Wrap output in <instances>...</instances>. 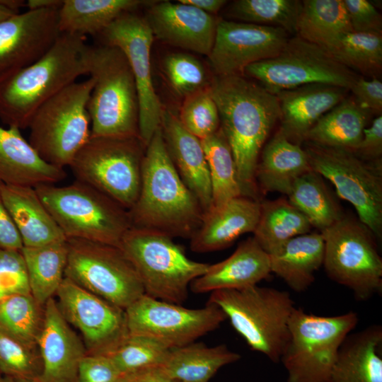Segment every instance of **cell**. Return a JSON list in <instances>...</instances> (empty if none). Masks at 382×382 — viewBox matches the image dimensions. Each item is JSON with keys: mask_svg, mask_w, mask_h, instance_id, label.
Masks as SVG:
<instances>
[{"mask_svg": "<svg viewBox=\"0 0 382 382\" xmlns=\"http://www.w3.org/2000/svg\"><path fill=\"white\" fill-rule=\"evenodd\" d=\"M209 90L233 153L241 195L261 201L255 170L265 143L279 120L278 98L243 75L215 76Z\"/></svg>", "mask_w": 382, "mask_h": 382, "instance_id": "6da1fadb", "label": "cell"}, {"mask_svg": "<svg viewBox=\"0 0 382 382\" xmlns=\"http://www.w3.org/2000/svg\"><path fill=\"white\" fill-rule=\"evenodd\" d=\"M132 227L191 238L204 211L185 185L166 150L161 127L146 147L137 199L128 211Z\"/></svg>", "mask_w": 382, "mask_h": 382, "instance_id": "7a4b0ae2", "label": "cell"}, {"mask_svg": "<svg viewBox=\"0 0 382 382\" xmlns=\"http://www.w3.org/2000/svg\"><path fill=\"white\" fill-rule=\"evenodd\" d=\"M86 37L61 33L38 60L0 82V117L8 126L28 128L35 111L50 98L89 74Z\"/></svg>", "mask_w": 382, "mask_h": 382, "instance_id": "3957f363", "label": "cell"}, {"mask_svg": "<svg viewBox=\"0 0 382 382\" xmlns=\"http://www.w3.org/2000/svg\"><path fill=\"white\" fill-rule=\"evenodd\" d=\"M207 303L222 310L251 349L274 363L280 361L295 308L289 292L254 285L212 291Z\"/></svg>", "mask_w": 382, "mask_h": 382, "instance_id": "277c9868", "label": "cell"}, {"mask_svg": "<svg viewBox=\"0 0 382 382\" xmlns=\"http://www.w3.org/2000/svg\"><path fill=\"white\" fill-rule=\"evenodd\" d=\"M89 75L95 80L87 105L91 137H139L137 90L123 52L91 46Z\"/></svg>", "mask_w": 382, "mask_h": 382, "instance_id": "5b68a950", "label": "cell"}, {"mask_svg": "<svg viewBox=\"0 0 382 382\" xmlns=\"http://www.w3.org/2000/svg\"><path fill=\"white\" fill-rule=\"evenodd\" d=\"M34 188L66 239L120 247L132 227L127 209L80 181L65 186L41 184Z\"/></svg>", "mask_w": 382, "mask_h": 382, "instance_id": "8992f818", "label": "cell"}, {"mask_svg": "<svg viewBox=\"0 0 382 382\" xmlns=\"http://www.w3.org/2000/svg\"><path fill=\"white\" fill-rule=\"evenodd\" d=\"M120 248L134 267L144 294L180 305L187 299L191 282L209 265L189 258L173 238L149 229L131 227Z\"/></svg>", "mask_w": 382, "mask_h": 382, "instance_id": "52a82bcc", "label": "cell"}, {"mask_svg": "<svg viewBox=\"0 0 382 382\" xmlns=\"http://www.w3.org/2000/svg\"><path fill=\"white\" fill-rule=\"evenodd\" d=\"M95 80L90 76L64 88L33 114L28 141L47 163L59 168L71 165L91 137L88 102Z\"/></svg>", "mask_w": 382, "mask_h": 382, "instance_id": "ba28073f", "label": "cell"}, {"mask_svg": "<svg viewBox=\"0 0 382 382\" xmlns=\"http://www.w3.org/2000/svg\"><path fill=\"white\" fill-rule=\"evenodd\" d=\"M358 323V315L353 311L322 316L295 307L280 358L286 382H329L340 347Z\"/></svg>", "mask_w": 382, "mask_h": 382, "instance_id": "9c48e42d", "label": "cell"}, {"mask_svg": "<svg viewBox=\"0 0 382 382\" xmlns=\"http://www.w3.org/2000/svg\"><path fill=\"white\" fill-rule=\"evenodd\" d=\"M145 150L139 137H91L69 167L76 180L129 211L139 193Z\"/></svg>", "mask_w": 382, "mask_h": 382, "instance_id": "30bf717a", "label": "cell"}, {"mask_svg": "<svg viewBox=\"0 0 382 382\" xmlns=\"http://www.w3.org/2000/svg\"><path fill=\"white\" fill-rule=\"evenodd\" d=\"M324 241L323 266L329 278L365 301L382 290V258L376 238L359 220L345 215L320 232Z\"/></svg>", "mask_w": 382, "mask_h": 382, "instance_id": "8fae6325", "label": "cell"}, {"mask_svg": "<svg viewBox=\"0 0 382 382\" xmlns=\"http://www.w3.org/2000/svg\"><path fill=\"white\" fill-rule=\"evenodd\" d=\"M314 171L329 180L338 196L351 203L377 240L382 236V164L352 151L306 142L304 149Z\"/></svg>", "mask_w": 382, "mask_h": 382, "instance_id": "7c38bea8", "label": "cell"}, {"mask_svg": "<svg viewBox=\"0 0 382 382\" xmlns=\"http://www.w3.org/2000/svg\"><path fill=\"white\" fill-rule=\"evenodd\" d=\"M64 277L125 310L144 294L141 279L117 246L81 239H67Z\"/></svg>", "mask_w": 382, "mask_h": 382, "instance_id": "4fadbf2b", "label": "cell"}, {"mask_svg": "<svg viewBox=\"0 0 382 382\" xmlns=\"http://www.w3.org/2000/svg\"><path fill=\"white\" fill-rule=\"evenodd\" d=\"M244 74L272 93L322 83L350 90L359 76L319 46L296 35L274 57L248 66Z\"/></svg>", "mask_w": 382, "mask_h": 382, "instance_id": "5bb4252c", "label": "cell"}, {"mask_svg": "<svg viewBox=\"0 0 382 382\" xmlns=\"http://www.w3.org/2000/svg\"><path fill=\"white\" fill-rule=\"evenodd\" d=\"M125 313L129 335L151 337L169 349L195 342L226 319L222 310L214 303L188 308L146 294L128 306Z\"/></svg>", "mask_w": 382, "mask_h": 382, "instance_id": "9a60e30c", "label": "cell"}, {"mask_svg": "<svg viewBox=\"0 0 382 382\" xmlns=\"http://www.w3.org/2000/svg\"><path fill=\"white\" fill-rule=\"evenodd\" d=\"M97 37L101 45L120 49L127 59L138 94L139 138L146 147L161 127L163 110L152 81V31L144 16L132 11L120 16Z\"/></svg>", "mask_w": 382, "mask_h": 382, "instance_id": "2e32d148", "label": "cell"}, {"mask_svg": "<svg viewBox=\"0 0 382 382\" xmlns=\"http://www.w3.org/2000/svg\"><path fill=\"white\" fill-rule=\"evenodd\" d=\"M66 321L79 330L88 354L108 355L129 335L125 310L64 277L56 294Z\"/></svg>", "mask_w": 382, "mask_h": 382, "instance_id": "e0dca14e", "label": "cell"}, {"mask_svg": "<svg viewBox=\"0 0 382 382\" xmlns=\"http://www.w3.org/2000/svg\"><path fill=\"white\" fill-rule=\"evenodd\" d=\"M279 28L220 19L209 60L219 76L243 75L253 64L277 55L289 40Z\"/></svg>", "mask_w": 382, "mask_h": 382, "instance_id": "ac0fdd59", "label": "cell"}, {"mask_svg": "<svg viewBox=\"0 0 382 382\" xmlns=\"http://www.w3.org/2000/svg\"><path fill=\"white\" fill-rule=\"evenodd\" d=\"M57 7L16 13L0 23V82L42 57L61 34Z\"/></svg>", "mask_w": 382, "mask_h": 382, "instance_id": "d6986e66", "label": "cell"}, {"mask_svg": "<svg viewBox=\"0 0 382 382\" xmlns=\"http://www.w3.org/2000/svg\"><path fill=\"white\" fill-rule=\"evenodd\" d=\"M154 37L171 46L209 56L214 45L218 21L183 3L152 4L144 16Z\"/></svg>", "mask_w": 382, "mask_h": 382, "instance_id": "ffe728a7", "label": "cell"}, {"mask_svg": "<svg viewBox=\"0 0 382 382\" xmlns=\"http://www.w3.org/2000/svg\"><path fill=\"white\" fill-rule=\"evenodd\" d=\"M37 349L42 362L39 382H78L79 363L87 352L54 298L45 305Z\"/></svg>", "mask_w": 382, "mask_h": 382, "instance_id": "44dd1931", "label": "cell"}, {"mask_svg": "<svg viewBox=\"0 0 382 382\" xmlns=\"http://www.w3.org/2000/svg\"><path fill=\"white\" fill-rule=\"evenodd\" d=\"M161 128L174 167L206 213L212 207V195L202 141L187 132L178 116L168 110H163Z\"/></svg>", "mask_w": 382, "mask_h": 382, "instance_id": "7402d4cb", "label": "cell"}, {"mask_svg": "<svg viewBox=\"0 0 382 382\" xmlns=\"http://www.w3.org/2000/svg\"><path fill=\"white\" fill-rule=\"evenodd\" d=\"M349 91L340 86L312 83L277 93L279 130L290 141L301 145L316 122L347 98Z\"/></svg>", "mask_w": 382, "mask_h": 382, "instance_id": "603a6c76", "label": "cell"}, {"mask_svg": "<svg viewBox=\"0 0 382 382\" xmlns=\"http://www.w3.org/2000/svg\"><path fill=\"white\" fill-rule=\"evenodd\" d=\"M260 213V201L243 195L212 207L190 238V249L204 253L228 247L240 236L253 233Z\"/></svg>", "mask_w": 382, "mask_h": 382, "instance_id": "cb8c5ba5", "label": "cell"}, {"mask_svg": "<svg viewBox=\"0 0 382 382\" xmlns=\"http://www.w3.org/2000/svg\"><path fill=\"white\" fill-rule=\"evenodd\" d=\"M271 273L268 254L253 237L241 242L225 260L209 265L206 272L190 285L195 294L221 289H239L254 285Z\"/></svg>", "mask_w": 382, "mask_h": 382, "instance_id": "d4e9b609", "label": "cell"}, {"mask_svg": "<svg viewBox=\"0 0 382 382\" xmlns=\"http://www.w3.org/2000/svg\"><path fill=\"white\" fill-rule=\"evenodd\" d=\"M64 169L45 162L16 126H0V183L35 187L66 178Z\"/></svg>", "mask_w": 382, "mask_h": 382, "instance_id": "484cf974", "label": "cell"}, {"mask_svg": "<svg viewBox=\"0 0 382 382\" xmlns=\"http://www.w3.org/2000/svg\"><path fill=\"white\" fill-rule=\"evenodd\" d=\"M0 190L23 247L67 240L33 187L0 183Z\"/></svg>", "mask_w": 382, "mask_h": 382, "instance_id": "4316f807", "label": "cell"}, {"mask_svg": "<svg viewBox=\"0 0 382 382\" xmlns=\"http://www.w3.org/2000/svg\"><path fill=\"white\" fill-rule=\"evenodd\" d=\"M329 382H382V328L350 332L342 343Z\"/></svg>", "mask_w": 382, "mask_h": 382, "instance_id": "83f0119b", "label": "cell"}, {"mask_svg": "<svg viewBox=\"0 0 382 382\" xmlns=\"http://www.w3.org/2000/svg\"><path fill=\"white\" fill-rule=\"evenodd\" d=\"M255 179L260 192H277L287 195L294 182L312 170L306 151L278 130L263 146Z\"/></svg>", "mask_w": 382, "mask_h": 382, "instance_id": "f1b7e54d", "label": "cell"}, {"mask_svg": "<svg viewBox=\"0 0 382 382\" xmlns=\"http://www.w3.org/2000/svg\"><path fill=\"white\" fill-rule=\"evenodd\" d=\"M324 241L318 232L297 236L277 252L268 255L271 272L292 290L306 291L314 282L315 273L323 266Z\"/></svg>", "mask_w": 382, "mask_h": 382, "instance_id": "f546056e", "label": "cell"}, {"mask_svg": "<svg viewBox=\"0 0 382 382\" xmlns=\"http://www.w3.org/2000/svg\"><path fill=\"white\" fill-rule=\"evenodd\" d=\"M371 115L353 97L345 98L316 122L304 141L354 153Z\"/></svg>", "mask_w": 382, "mask_h": 382, "instance_id": "4dcf8cb0", "label": "cell"}, {"mask_svg": "<svg viewBox=\"0 0 382 382\" xmlns=\"http://www.w3.org/2000/svg\"><path fill=\"white\" fill-rule=\"evenodd\" d=\"M151 1L141 0H63L58 10L61 33L86 37L99 35L125 13L134 11Z\"/></svg>", "mask_w": 382, "mask_h": 382, "instance_id": "1f68e13d", "label": "cell"}, {"mask_svg": "<svg viewBox=\"0 0 382 382\" xmlns=\"http://www.w3.org/2000/svg\"><path fill=\"white\" fill-rule=\"evenodd\" d=\"M241 357L226 345L208 347L193 342L170 349L161 366L168 376L178 382H208L219 369L238 361Z\"/></svg>", "mask_w": 382, "mask_h": 382, "instance_id": "d6a6232c", "label": "cell"}, {"mask_svg": "<svg viewBox=\"0 0 382 382\" xmlns=\"http://www.w3.org/2000/svg\"><path fill=\"white\" fill-rule=\"evenodd\" d=\"M343 0H303L296 34L328 52L346 33L352 32Z\"/></svg>", "mask_w": 382, "mask_h": 382, "instance_id": "836d02e7", "label": "cell"}, {"mask_svg": "<svg viewBox=\"0 0 382 382\" xmlns=\"http://www.w3.org/2000/svg\"><path fill=\"white\" fill-rule=\"evenodd\" d=\"M30 294L42 306L56 294L64 278L67 240L37 247H23Z\"/></svg>", "mask_w": 382, "mask_h": 382, "instance_id": "e575fe53", "label": "cell"}, {"mask_svg": "<svg viewBox=\"0 0 382 382\" xmlns=\"http://www.w3.org/2000/svg\"><path fill=\"white\" fill-rule=\"evenodd\" d=\"M306 217L288 199L260 201L259 220L253 238L268 254L277 252L289 240L310 232Z\"/></svg>", "mask_w": 382, "mask_h": 382, "instance_id": "d590c367", "label": "cell"}, {"mask_svg": "<svg viewBox=\"0 0 382 382\" xmlns=\"http://www.w3.org/2000/svg\"><path fill=\"white\" fill-rule=\"evenodd\" d=\"M322 178L313 170H310L294 182L287 195L289 202L320 232L344 216Z\"/></svg>", "mask_w": 382, "mask_h": 382, "instance_id": "8d00e7d4", "label": "cell"}, {"mask_svg": "<svg viewBox=\"0 0 382 382\" xmlns=\"http://www.w3.org/2000/svg\"><path fill=\"white\" fill-rule=\"evenodd\" d=\"M44 308L30 294H13L0 300V332L32 347L44 323Z\"/></svg>", "mask_w": 382, "mask_h": 382, "instance_id": "74e56055", "label": "cell"}, {"mask_svg": "<svg viewBox=\"0 0 382 382\" xmlns=\"http://www.w3.org/2000/svg\"><path fill=\"white\" fill-rule=\"evenodd\" d=\"M201 141L209 168L212 207L242 195L233 153L221 128Z\"/></svg>", "mask_w": 382, "mask_h": 382, "instance_id": "f35d334b", "label": "cell"}, {"mask_svg": "<svg viewBox=\"0 0 382 382\" xmlns=\"http://www.w3.org/2000/svg\"><path fill=\"white\" fill-rule=\"evenodd\" d=\"M301 6L299 0H236L227 15L238 22L279 28L296 34Z\"/></svg>", "mask_w": 382, "mask_h": 382, "instance_id": "ab89813d", "label": "cell"}, {"mask_svg": "<svg viewBox=\"0 0 382 382\" xmlns=\"http://www.w3.org/2000/svg\"><path fill=\"white\" fill-rule=\"evenodd\" d=\"M356 73L378 78L382 70V35L349 32L328 52Z\"/></svg>", "mask_w": 382, "mask_h": 382, "instance_id": "60d3db41", "label": "cell"}, {"mask_svg": "<svg viewBox=\"0 0 382 382\" xmlns=\"http://www.w3.org/2000/svg\"><path fill=\"white\" fill-rule=\"evenodd\" d=\"M161 71L174 94L183 99L209 88L213 79L200 60L185 52L166 54L161 62Z\"/></svg>", "mask_w": 382, "mask_h": 382, "instance_id": "b9f144b4", "label": "cell"}, {"mask_svg": "<svg viewBox=\"0 0 382 382\" xmlns=\"http://www.w3.org/2000/svg\"><path fill=\"white\" fill-rule=\"evenodd\" d=\"M169 351V349L151 337L129 334L108 356L122 375L161 366Z\"/></svg>", "mask_w": 382, "mask_h": 382, "instance_id": "7bdbcfd3", "label": "cell"}, {"mask_svg": "<svg viewBox=\"0 0 382 382\" xmlns=\"http://www.w3.org/2000/svg\"><path fill=\"white\" fill-rule=\"evenodd\" d=\"M178 117L183 127L200 140L220 128L218 108L209 88L185 97Z\"/></svg>", "mask_w": 382, "mask_h": 382, "instance_id": "ee69618b", "label": "cell"}, {"mask_svg": "<svg viewBox=\"0 0 382 382\" xmlns=\"http://www.w3.org/2000/svg\"><path fill=\"white\" fill-rule=\"evenodd\" d=\"M37 349L0 332V372L12 379H36L42 371Z\"/></svg>", "mask_w": 382, "mask_h": 382, "instance_id": "f6af8a7d", "label": "cell"}, {"mask_svg": "<svg viewBox=\"0 0 382 382\" xmlns=\"http://www.w3.org/2000/svg\"><path fill=\"white\" fill-rule=\"evenodd\" d=\"M0 279L11 294H30L26 265L21 250L0 249Z\"/></svg>", "mask_w": 382, "mask_h": 382, "instance_id": "bcb514c9", "label": "cell"}, {"mask_svg": "<svg viewBox=\"0 0 382 382\" xmlns=\"http://www.w3.org/2000/svg\"><path fill=\"white\" fill-rule=\"evenodd\" d=\"M353 31L382 35V17L367 0H343Z\"/></svg>", "mask_w": 382, "mask_h": 382, "instance_id": "7dc6e473", "label": "cell"}, {"mask_svg": "<svg viewBox=\"0 0 382 382\" xmlns=\"http://www.w3.org/2000/svg\"><path fill=\"white\" fill-rule=\"evenodd\" d=\"M121 376L108 355L86 354L79 363L78 382H119Z\"/></svg>", "mask_w": 382, "mask_h": 382, "instance_id": "c3c4849f", "label": "cell"}, {"mask_svg": "<svg viewBox=\"0 0 382 382\" xmlns=\"http://www.w3.org/2000/svg\"><path fill=\"white\" fill-rule=\"evenodd\" d=\"M349 91L361 107L372 115H381L382 83L378 78L358 76Z\"/></svg>", "mask_w": 382, "mask_h": 382, "instance_id": "681fc988", "label": "cell"}, {"mask_svg": "<svg viewBox=\"0 0 382 382\" xmlns=\"http://www.w3.org/2000/svg\"><path fill=\"white\" fill-rule=\"evenodd\" d=\"M354 154L364 160H381L382 154V116L378 115L366 127L361 141Z\"/></svg>", "mask_w": 382, "mask_h": 382, "instance_id": "f907efd6", "label": "cell"}, {"mask_svg": "<svg viewBox=\"0 0 382 382\" xmlns=\"http://www.w3.org/2000/svg\"><path fill=\"white\" fill-rule=\"evenodd\" d=\"M23 244L0 190V249L21 250Z\"/></svg>", "mask_w": 382, "mask_h": 382, "instance_id": "816d5d0a", "label": "cell"}, {"mask_svg": "<svg viewBox=\"0 0 382 382\" xmlns=\"http://www.w3.org/2000/svg\"><path fill=\"white\" fill-rule=\"evenodd\" d=\"M119 382H178L163 370L161 366L145 368L122 374Z\"/></svg>", "mask_w": 382, "mask_h": 382, "instance_id": "f5cc1de1", "label": "cell"}, {"mask_svg": "<svg viewBox=\"0 0 382 382\" xmlns=\"http://www.w3.org/2000/svg\"><path fill=\"white\" fill-rule=\"evenodd\" d=\"M178 2L192 6L214 16L223 8L227 1L224 0H179Z\"/></svg>", "mask_w": 382, "mask_h": 382, "instance_id": "db71d44e", "label": "cell"}, {"mask_svg": "<svg viewBox=\"0 0 382 382\" xmlns=\"http://www.w3.org/2000/svg\"><path fill=\"white\" fill-rule=\"evenodd\" d=\"M25 6L24 1L0 0V23L8 18L18 13V8Z\"/></svg>", "mask_w": 382, "mask_h": 382, "instance_id": "11a10c76", "label": "cell"}, {"mask_svg": "<svg viewBox=\"0 0 382 382\" xmlns=\"http://www.w3.org/2000/svg\"><path fill=\"white\" fill-rule=\"evenodd\" d=\"M62 2V0H28L25 3V6L29 10L47 7L59 8Z\"/></svg>", "mask_w": 382, "mask_h": 382, "instance_id": "9f6ffc18", "label": "cell"}, {"mask_svg": "<svg viewBox=\"0 0 382 382\" xmlns=\"http://www.w3.org/2000/svg\"><path fill=\"white\" fill-rule=\"evenodd\" d=\"M10 294H11L8 292V291L6 289L4 284L0 279V300Z\"/></svg>", "mask_w": 382, "mask_h": 382, "instance_id": "6f0895ef", "label": "cell"}, {"mask_svg": "<svg viewBox=\"0 0 382 382\" xmlns=\"http://www.w3.org/2000/svg\"><path fill=\"white\" fill-rule=\"evenodd\" d=\"M13 382H39V381L36 379H14Z\"/></svg>", "mask_w": 382, "mask_h": 382, "instance_id": "680465c9", "label": "cell"}, {"mask_svg": "<svg viewBox=\"0 0 382 382\" xmlns=\"http://www.w3.org/2000/svg\"><path fill=\"white\" fill-rule=\"evenodd\" d=\"M0 382H13V380L10 377L4 376L0 378Z\"/></svg>", "mask_w": 382, "mask_h": 382, "instance_id": "91938a15", "label": "cell"}, {"mask_svg": "<svg viewBox=\"0 0 382 382\" xmlns=\"http://www.w3.org/2000/svg\"><path fill=\"white\" fill-rule=\"evenodd\" d=\"M1 378V372H0V378Z\"/></svg>", "mask_w": 382, "mask_h": 382, "instance_id": "94428289", "label": "cell"}]
</instances>
